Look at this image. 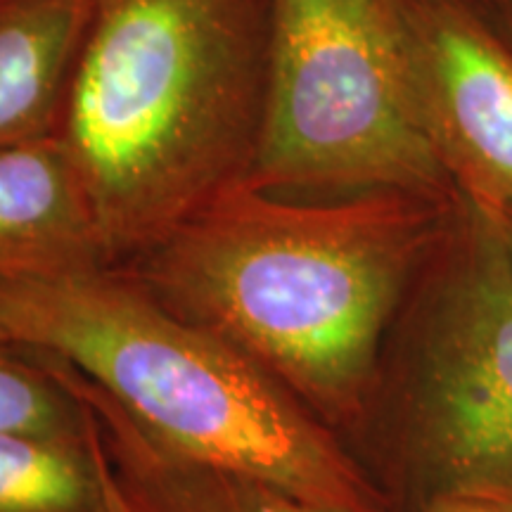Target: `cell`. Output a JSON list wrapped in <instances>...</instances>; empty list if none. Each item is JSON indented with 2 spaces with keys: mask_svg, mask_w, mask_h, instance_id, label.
<instances>
[{
  "mask_svg": "<svg viewBox=\"0 0 512 512\" xmlns=\"http://www.w3.org/2000/svg\"><path fill=\"white\" fill-rule=\"evenodd\" d=\"M456 197H290L235 183L119 261L240 351L351 448L384 342Z\"/></svg>",
  "mask_w": 512,
  "mask_h": 512,
  "instance_id": "obj_1",
  "label": "cell"
},
{
  "mask_svg": "<svg viewBox=\"0 0 512 512\" xmlns=\"http://www.w3.org/2000/svg\"><path fill=\"white\" fill-rule=\"evenodd\" d=\"M271 0H91L57 136L110 264L252 169Z\"/></svg>",
  "mask_w": 512,
  "mask_h": 512,
  "instance_id": "obj_2",
  "label": "cell"
},
{
  "mask_svg": "<svg viewBox=\"0 0 512 512\" xmlns=\"http://www.w3.org/2000/svg\"><path fill=\"white\" fill-rule=\"evenodd\" d=\"M0 344L64 366L171 451L344 512H396L356 453L114 264L0 275Z\"/></svg>",
  "mask_w": 512,
  "mask_h": 512,
  "instance_id": "obj_3",
  "label": "cell"
},
{
  "mask_svg": "<svg viewBox=\"0 0 512 512\" xmlns=\"http://www.w3.org/2000/svg\"><path fill=\"white\" fill-rule=\"evenodd\" d=\"M354 441L396 512L512 498V273L465 197L396 313Z\"/></svg>",
  "mask_w": 512,
  "mask_h": 512,
  "instance_id": "obj_4",
  "label": "cell"
},
{
  "mask_svg": "<svg viewBox=\"0 0 512 512\" xmlns=\"http://www.w3.org/2000/svg\"><path fill=\"white\" fill-rule=\"evenodd\" d=\"M256 190L456 197L422 121L415 0H271Z\"/></svg>",
  "mask_w": 512,
  "mask_h": 512,
  "instance_id": "obj_5",
  "label": "cell"
},
{
  "mask_svg": "<svg viewBox=\"0 0 512 512\" xmlns=\"http://www.w3.org/2000/svg\"><path fill=\"white\" fill-rule=\"evenodd\" d=\"M422 121L446 176L479 207H512V48L477 0H415Z\"/></svg>",
  "mask_w": 512,
  "mask_h": 512,
  "instance_id": "obj_6",
  "label": "cell"
},
{
  "mask_svg": "<svg viewBox=\"0 0 512 512\" xmlns=\"http://www.w3.org/2000/svg\"><path fill=\"white\" fill-rule=\"evenodd\" d=\"M93 415L102 448L136 512H344L240 472L171 451L64 366L38 363Z\"/></svg>",
  "mask_w": 512,
  "mask_h": 512,
  "instance_id": "obj_7",
  "label": "cell"
},
{
  "mask_svg": "<svg viewBox=\"0 0 512 512\" xmlns=\"http://www.w3.org/2000/svg\"><path fill=\"white\" fill-rule=\"evenodd\" d=\"M110 264L60 136L0 147V275Z\"/></svg>",
  "mask_w": 512,
  "mask_h": 512,
  "instance_id": "obj_8",
  "label": "cell"
},
{
  "mask_svg": "<svg viewBox=\"0 0 512 512\" xmlns=\"http://www.w3.org/2000/svg\"><path fill=\"white\" fill-rule=\"evenodd\" d=\"M91 0H0V147L57 136Z\"/></svg>",
  "mask_w": 512,
  "mask_h": 512,
  "instance_id": "obj_9",
  "label": "cell"
},
{
  "mask_svg": "<svg viewBox=\"0 0 512 512\" xmlns=\"http://www.w3.org/2000/svg\"><path fill=\"white\" fill-rule=\"evenodd\" d=\"M81 408L83 439L0 432V512H105L100 437Z\"/></svg>",
  "mask_w": 512,
  "mask_h": 512,
  "instance_id": "obj_10",
  "label": "cell"
},
{
  "mask_svg": "<svg viewBox=\"0 0 512 512\" xmlns=\"http://www.w3.org/2000/svg\"><path fill=\"white\" fill-rule=\"evenodd\" d=\"M0 432L83 439L86 413L53 375L0 344Z\"/></svg>",
  "mask_w": 512,
  "mask_h": 512,
  "instance_id": "obj_11",
  "label": "cell"
},
{
  "mask_svg": "<svg viewBox=\"0 0 512 512\" xmlns=\"http://www.w3.org/2000/svg\"><path fill=\"white\" fill-rule=\"evenodd\" d=\"M408 512H512V498L505 496H444L422 503Z\"/></svg>",
  "mask_w": 512,
  "mask_h": 512,
  "instance_id": "obj_12",
  "label": "cell"
},
{
  "mask_svg": "<svg viewBox=\"0 0 512 512\" xmlns=\"http://www.w3.org/2000/svg\"><path fill=\"white\" fill-rule=\"evenodd\" d=\"M95 430H98V427H95ZM100 448H102V441H100ZM102 479H105V512H136L131 508V503L126 501L124 491H121L117 477H114V470H112L110 460H107L105 448H102Z\"/></svg>",
  "mask_w": 512,
  "mask_h": 512,
  "instance_id": "obj_13",
  "label": "cell"
},
{
  "mask_svg": "<svg viewBox=\"0 0 512 512\" xmlns=\"http://www.w3.org/2000/svg\"><path fill=\"white\" fill-rule=\"evenodd\" d=\"M477 3L482 5L486 17L503 41L512 48V0H477Z\"/></svg>",
  "mask_w": 512,
  "mask_h": 512,
  "instance_id": "obj_14",
  "label": "cell"
},
{
  "mask_svg": "<svg viewBox=\"0 0 512 512\" xmlns=\"http://www.w3.org/2000/svg\"><path fill=\"white\" fill-rule=\"evenodd\" d=\"M479 207V204H477ZM486 211L491 223H494L498 240H501L505 259H508L510 273H512V207H479Z\"/></svg>",
  "mask_w": 512,
  "mask_h": 512,
  "instance_id": "obj_15",
  "label": "cell"
}]
</instances>
